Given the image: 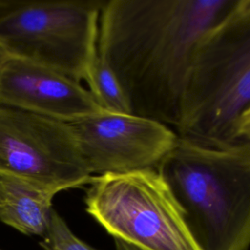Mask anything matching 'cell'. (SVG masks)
I'll return each mask as SVG.
<instances>
[{
  "label": "cell",
  "instance_id": "1",
  "mask_svg": "<svg viewBox=\"0 0 250 250\" xmlns=\"http://www.w3.org/2000/svg\"><path fill=\"white\" fill-rule=\"evenodd\" d=\"M238 0H110L101 10L98 55L131 113L179 126L187 84L203 38Z\"/></svg>",
  "mask_w": 250,
  "mask_h": 250
},
{
  "label": "cell",
  "instance_id": "2",
  "mask_svg": "<svg viewBox=\"0 0 250 250\" xmlns=\"http://www.w3.org/2000/svg\"><path fill=\"white\" fill-rule=\"evenodd\" d=\"M156 170L201 250L250 248V145L216 147L179 136Z\"/></svg>",
  "mask_w": 250,
  "mask_h": 250
},
{
  "label": "cell",
  "instance_id": "3",
  "mask_svg": "<svg viewBox=\"0 0 250 250\" xmlns=\"http://www.w3.org/2000/svg\"><path fill=\"white\" fill-rule=\"evenodd\" d=\"M250 108V11L234 10L201 41L187 84L178 135L216 147L234 146Z\"/></svg>",
  "mask_w": 250,
  "mask_h": 250
},
{
  "label": "cell",
  "instance_id": "4",
  "mask_svg": "<svg viewBox=\"0 0 250 250\" xmlns=\"http://www.w3.org/2000/svg\"><path fill=\"white\" fill-rule=\"evenodd\" d=\"M86 211L114 239L143 250H201L156 169L92 178Z\"/></svg>",
  "mask_w": 250,
  "mask_h": 250
},
{
  "label": "cell",
  "instance_id": "5",
  "mask_svg": "<svg viewBox=\"0 0 250 250\" xmlns=\"http://www.w3.org/2000/svg\"><path fill=\"white\" fill-rule=\"evenodd\" d=\"M101 1H26L0 19L8 56L87 82L98 55Z\"/></svg>",
  "mask_w": 250,
  "mask_h": 250
},
{
  "label": "cell",
  "instance_id": "6",
  "mask_svg": "<svg viewBox=\"0 0 250 250\" xmlns=\"http://www.w3.org/2000/svg\"><path fill=\"white\" fill-rule=\"evenodd\" d=\"M0 177L59 191L93 178L69 123L1 104Z\"/></svg>",
  "mask_w": 250,
  "mask_h": 250
},
{
  "label": "cell",
  "instance_id": "7",
  "mask_svg": "<svg viewBox=\"0 0 250 250\" xmlns=\"http://www.w3.org/2000/svg\"><path fill=\"white\" fill-rule=\"evenodd\" d=\"M69 124L91 174L99 175L156 169L179 137L158 121L104 109Z\"/></svg>",
  "mask_w": 250,
  "mask_h": 250
},
{
  "label": "cell",
  "instance_id": "8",
  "mask_svg": "<svg viewBox=\"0 0 250 250\" xmlns=\"http://www.w3.org/2000/svg\"><path fill=\"white\" fill-rule=\"evenodd\" d=\"M0 104L65 123L104 110L80 82L11 56L0 66Z\"/></svg>",
  "mask_w": 250,
  "mask_h": 250
},
{
  "label": "cell",
  "instance_id": "9",
  "mask_svg": "<svg viewBox=\"0 0 250 250\" xmlns=\"http://www.w3.org/2000/svg\"><path fill=\"white\" fill-rule=\"evenodd\" d=\"M60 191L13 177H0V221L27 235L46 232Z\"/></svg>",
  "mask_w": 250,
  "mask_h": 250
},
{
  "label": "cell",
  "instance_id": "10",
  "mask_svg": "<svg viewBox=\"0 0 250 250\" xmlns=\"http://www.w3.org/2000/svg\"><path fill=\"white\" fill-rule=\"evenodd\" d=\"M87 84L98 104L104 110L131 113L123 90L106 62L97 55L91 68Z\"/></svg>",
  "mask_w": 250,
  "mask_h": 250
},
{
  "label": "cell",
  "instance_id": "11",
  "mask_svg": "<svg viewBox=\"0 0 250 250\" xmlns=\"http://www.w3.org/2000/svg\"><path fill=\"white\" fill-rule=\"evenodd\" d=\"M39 244L44 250H98L76 236L54 209L51 212L43 240Z\"/></svg>",
  "mask_w": 250,
  "mask_h": 250
},
{
  "label": "cell",
  "instance_id": "12",
  "mask_svg": "<svg viewBox=\"0 0 250 250\" xmlns=\"http://www.w3.org/2000/svg\"><path fill=\"white\" fill-rule=\"evenodd\" d=\"M235 136L237 143L250 145V108L247 109L238 120Z\"/></svg>",
  "mask_w": 250,
  "mask_h": 250
},
{
  "label": "cell",
  "instance_id": "13",
  "mask_svg": "<svg viewBox=\"0 0 250 250\" xmlns=\"http://www.w3.org/2000/svg\"><path fill=\"white\" fill-rule=\"evenodd\" d=\"M26 1L27 0H0V19L20 8L26 3Z\"/></svg>",
  "mask_w": 250,
  "mask_h": 250
},
{
  "label": "cell",
  "instance_id": "14",
  "mask_svg": "<svg viewBox=\"0 0 250 250\" xmlns=\"http://www.w3.org/2000/svg\"><path fill=\"white\" fill-rule=\"evenodd\" d=\"M114 244H115V250H143L137 246L124 242L120 239H114Z\"/></svg>",
  "mask_w": 250,
  "mask_h": 250
},
{
  "label": "cell",
  "instance_id": "15",
  "mask_svg": "<svg viewBox=\"0 0 250 250\" xmlns=\"http://www.w3.org/2000/svg\"><path fill=\"white\" fill-rule=\"evenodd\" d=\"M8 57V55L6 54V52L1 48V46H0V66H1V64L3 63V62L6 60V58Z\"/></svg>",
  "mask_w": 250,
  "mask_h": 250
}]
</instances>
